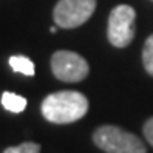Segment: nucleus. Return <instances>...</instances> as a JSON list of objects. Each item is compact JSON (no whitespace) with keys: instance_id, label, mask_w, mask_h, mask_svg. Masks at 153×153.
<instances>
[{"instance_id":"f257e3e1","label":"nucleus","mask_w":153,"mask_h":153,"mask_svg":"<svg viewBox=\"0 0 153 153\" xmlns=\"http://www.w3.org/2000/svg\"><path fill=\"white\" fill-rule=\"evenodd\" d=\"M43 118L53 124H70L84 118L88 111V99L79 91H57L42 102Z\"/></svg>"},{"instance_id":"f03ea898","label":"nucleus","mask_w":153,"mask_h":153,"mask_svg":"<svg viewBox=\"0 0 153 153\" xmlns=\"http://www.w3.org/2000/svg\"><path fill=\"white\" fill-rule=\"evenodd\" d=\"M94 144L107 153H146L144 142L116 125H102L93 134Z\"/></svg>"},{"instance_id":"7ed1b4c3","label":"nucleus","mask_w":153,"mask_h":153,"mask_svg":"<svg viewBox=\"0 0 153 153\" xmlns=\"http://www.w3.org/2000/svg\"><path fill=\"white\" fill-rule=\"evenodd\" d=\"M134 20L136 13L128 5H119L108 17V40L118 48H125L134 37Z\"/></svg>"},{"instance_id":"20e7f679","label":"nucleus","mask_w":153,"mask_h":153,"mask_svg":"<svg viewBox=\"0 0 153 153\" xmlns=\"http://www.w3.org/2000/svg\"><path fill=\"white\" fill-rule=\"evenodd\" d=\"M96 10V0H59L53 17L60 28H76L85 23Z\"/></svg>"},{"instance_id":"39448f33","label":"nucleus","mask_w":153,"mask_h":153,"mask_svg":"<svg viewBox=\"0 0 153 153\" xmlns=\"http://www.w3.org/2000/svg\"><path fill=\"white\" fill-rule=\"evenodd\" d=\"M51 70L59 80L64 82H79L88 76V62L74 51L60 50L51 57Z\"/></svg>"},{"instance_id":"423d86ee","label":"nucleus","mask_w":153,"mask_h":153,"mask_svg":"<svg viewBox=\"0 0 153 153\" xmlns=\"http://www.w3.org/2000/svg\"><path fill=\"white\" fill-rule=\"evenodd\" d=\"M2 105L3 108L11 113H22L26 108V99L11 91H5L2 94Z\"/></svg>"},{"instance_id":"0eeeda50","label":"nucleus","mask_w":153,"mask_h":153,"mask_svg":"<svg viewBox=\"0 0 153 153\" xmlns=\"http://www.w3.org/2000/svg\"><path fill=\"white\" fill-rule=\"evenodd\" d=\"M10 65L14 71L17 73H22L25 76H34V64L33 60L25 57V56H13L10 59Z\"/></svg>"},{"instance_id":"6e6552de","label":"nucleus","mask_w":153,"mask_h":153,"mask_svg":"<svg viewBox=\"0 0 153 153\" xmlns=\"http://www.w3.org/2000/svg\"><path fill=\"white\" fill-rule=\"evenodd\" d=\"M142 64L146 71L153 76V34L146 40L144 43V48H142Z\"/></svg>"},{"instance_id":"1a4fd4ad","label":"nucleus","mask_w":153,"mask_h":153,"mask_svg":"<svg viewBox=\"0 0 153 153\" xmlns=\"http://www.w3.org/2000/svg\"><path fill=\"white\" fill-rule=\"evenodd\" d=\"M3 153H40V146L36 142H23L20 146L6 149Z\"/></svg>"},{"instance_id":"9d476101","label":"nucleus","mask_w":153,"mask_h":153,"mask_svg":"<svg viewBox=\"0 0 153 153\" xmlns=\"http://www.w3.org/2000/svg\"><path fill=\"white\" fill-rule=\"evenodd\" d=\"M144 136L150 142V146H153V118H150L144 124Z\"/></svg>"},{"instance_id":"9b49d317","label":"nucleus","mask_w":153,"mask_h":153,"mask_svg":"<svg viewBox=\"0 0 153 153\" xmlns=\"http://www.w3.org/2000/svg\"><path fill=\"white\" fill-rule=\"evenodd\" d=\"M50 31H51V33H53V34H56V31H57V28H56V26H53V28H51V30H50Z\"/></svg>"}]
</instances>
